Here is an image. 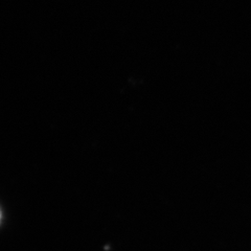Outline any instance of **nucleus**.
<instances>
[{
	"mask_svg": "<svg viewBox=\"0 0 251 251\" xmlns=\"http://www.w3.org/2000/svg\"><path fill=\"white\" fill-rule=\"evenodd\" d=\"M0 221H1V210H0Z\"/></svg>",
	"mask_w": 251,
	"mask_h": 251,
	"instance_id": "1",
	"label": "nucleus"
}]
</instances>
